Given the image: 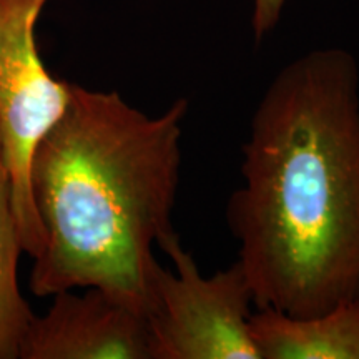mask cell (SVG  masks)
<instances>
[{
  "label": "cell",
  "instance_id": "cell-1",
  "mask_svg": "<svg viewBox=\"0 0 359 359\" xmlns=\"http://www.w3.org/2000/svg\"><path fill=\"white\" fill-rule=\"evenodd\" d=\"M226 222L253 304L291 316L359 296V70L341 48L296 58L253 111Z\"/></svg>",
  "mask_w": 359,
  "mask_h": 359
},
{
  "label": "cell",
  "instance_id": "cell-2",
  "mask_svg": "<svg viewBox=\"0 0 359 359\" xmlns=\"http://www.w3.org/2000/svg\"><path fill=\"white\" fill-rule=\"evenodd\" d=\"M188 107L178 98L150 116L116 92L70 85L30 165L45 236L30 275L35 296L100 288L147 316L154 246L175 231Z\"/></svg>",
  "mask_w": 359,
  "mask_h": 359
},
{
  "label": "cell",
  "instance_id": "cell-3",
  "mask_svg": "<svg viewBox=\"0 0 359 359\" xmlns=\"http://www.w3.org/2000/svg\"><path fill=\"white\" fill-rule=\"evenodd\" d=\"M158 246L175 271L156 263L148 283L151 359H259L250 333L253 293L241 264L203 276L177 231Z\"/></svg>",
  "mask_w": 359,
  "mask_h": 359
},
{
  "label": "cell",
  "instance_id": "cell-4",
  "mask_svg": "<svg viewBox=\"0 0 359 359\" xmlns=\"http://www.w3.org/2000/svg\"><path fill=\"white\" fill-rule=\"evenodd\" d=\"M48 0H0V148L11 178L22 248L35 259L45 236L30 188L34 151L70 100L40 55L35 29Z\"/></svg>",
  "mask_w": 359,
  "mask_h": 359
},
{
  "label": "cell",
  "instance_id": "cell-5",
  "mask_svg": "<svg viewBox=\"0 0 359 359\" xmlns=\"http://www.w3.org/2000/svg\"><path fill=\"white\" fill-rule=\"evenodd\" d=\"M53 294L43 316H35L20 359H151L145 314L100 288Z\"/></svg>",
  "mask_w": 359,
  "mask_h": 359
},
{
  "label": "cell",
  "instance_id": "cell-6",
  "mask_svg": "<svg viewBox=\"0 0 359 359\" xmlns=\"http://www.w3.org/2000/svg\"><path fill=\"white\" fill-rule=\"evenodd\" d=\"M250 333L259 359H359V296L314 316L257 308Z\"/></svg>",
  "mask_w": 359,
  "mask_h": 359
},
{
  "label": "cell",
  "instance_id": "cell-7",
  "mask_svg": "<svg viewBox=\"0 0 359 359\" xmlns=\"http://www.w3.org/2000/svg\"><path fill=\"white\" fill-rule=\"evenodd\" d=\"M22 251L11 178L0 148V359H20L22 344L35 318L17 281Z\"/></svg>",
  "mask_w": 359,
  "mask_h": 359
},
{
  "label": "cell",
  "instance_id": "cell-8",
  "mask_svg": "<svg viewBox=\"0 0 359 359\" xmlns=\"http://www.w3.org/2000/svg\"><path fill=\"white\" fill-rule=\"evenodd\" d=\"M286 0H253V17H251V25H253V34L257 42L273 32L278 22H280L283 7Z\"/></svg>",
  "mask_w": 359,
  "mask_h": 359
}]
</instances>
